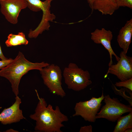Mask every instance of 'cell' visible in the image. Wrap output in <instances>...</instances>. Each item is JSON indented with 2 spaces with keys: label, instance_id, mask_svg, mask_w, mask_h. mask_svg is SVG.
I'll list each match as a JSON object with an SVG mask.
<instances>
[{
  "label": "cell",
  "instance_id": "obj_3",
  "mask_svg": "<svg viewBox=\"0 0 132 132\" xmlns=\"http://www.w3.org/2000/svg\"><path fill=\"white\" fill-rule=\"evenodd\" d=\"M63 76L68 88L75 91L84 89L92 83L89 71L79 68L73 63L64 68Z\"/></svg>",
  "mask_w": 132,
  "mask_h": 132
},
{
  "label": "cell",
  "instance_id": "obj_1",
  "mask_svg": "<svg viewBox=\"0 0 132 132\" xmlns=\"http://www.w3.org/2000/svg\"><path fill=\"white\" fill-rule=\"evenodd\" d=\"M39 101L35 113L30 117L36 121L34 130L40 132H62L61 128L64 126L63 123L68 118L61 111L58 106L55 110L50 104L47 105L44 99L40 97L35 90Z\"/></svg>",
  "mask_w": 132,
  "mask_h": 132
},
{
  "label": "cell",
  "instance_id": "obj_17",
  "mask_svg": "<svg viewBox=\"0 0 132 132\" xmlns=\"http://www.w3.org/2000/svg\"><path fill=\"white\" fill-rule=\"evenodd\" d=\"M116 87H123L132 91V78L125 80L116 82Z\"/></svg>",
  "mask_w": 132,
  "mask_h": 132
},
{
  "label": "cell",
  "instance_id": "obj_2",
  "mask_svg": "<svg viewBox=\"0 0 132 132\" xmlns=\"http://www.w3.org/2000/svg\"><path fill=\"white\" fill-rule=\"evenodd\" d=\"M49 64L44 62L33 63L27 60L22 53L19 52L16 58L7 66L0 70V76L7 79L11 85L15 96L19 94V86L22 77L29 71H39Z\"/></svg>",
  "mask_w": 132,
  "mask_h": 132
},
{
  "label": "cell",
  "instance_id": "obj_24",
  "mask_svg": "<svg viewBox=\"0 0 132 132\" xmlns=\"http://www.w3.org/2000/svg\"><path fill=\"white\" fill-rule=\"evenodd\" d=\"M52 1L53 0H51ZM93 0H88V1L89 4V5L90 7L91 6Z\"/></svg>",
  "mask_w": 132,
  "mask_h": 132
},
{
  "label": "cell",
  "instance_id": "obj_8",
  "mask_svg": "<svg viewBox=\"0 0 132 132\" xmlns=\"http://www.w3.org/2000/svg\"><path fill=\"white\" fill-rule=\"evenodd\" d=\"M120 59L117 64H112L109 66L104 78L109 73L116 76L121 81L132 78V57L128 56L123 51L120 54Z\"/></svg>",
  "mask_w": 132,
  "mask_h": 132
},
{
  "label": "cell",
  "instance_id": "obj_20",
  "mask_svg": "<svg viewBox=\"0 0 132 132\" xmlns=\"http://www.w3.org/2000/svg\"><path fill=\"white\" fill-rule=\"evenodd\" d=\"M92 132V127L91 125L81 127L79 131V132Z\"/></svg>",
  "mask_w": 132,
  "mask_h": 132
},
{
  "label": "cell",
  "instance_id": "obj_4",
  "mask_svg": "<svg viewBox=\"0 0 132 132\" xmlns=\"http://www.w3.org/2000/svg\"><path fill=\"white\" fill-rule=\"evenodd\" d=\"M105 104L98 112L96 119L104 118L115 122L123 114L132 111V106L121 102L117 98H110L109 95L104 96Z\"/></svg>",
  "mask_w": 132,
  "mask_h": 132
},
{
  "label": "cell",
  "instance_id": "obj_16",
  "mask_svg": "<svg viewBox=\"0 0 132 132\" xmlns=\"http://www.w3.org/2000/svg\"><path fill=\"white\" fill-rule=\"evenodd\" d=\"M112 87L113 90L116 94L122 96L128 102L130 105L132 106V97L128 96L125 94L126 88H121L120 89H118L113 84H112Z\"/></svg>",
  "mask_w": 132,
  "mask_h": 132
},
{
  "label": "cell",
  "instance_id": "obj_15",
  "mask_svg": "<svg viewBox=\"0 0 132 132\" xmlns=\"http://www.w3.org/2000/svg\"><path fill=\"white\" fill-rule=\"evenodd\" d=\"M28 43L25 34L22 32H19L17 34L11 33L9 35L5 44L7 47L21 45H26Z\"/></svg>",
  "mask_w": 132,
  "mask_h": 132
},
{
  "label": "cell",
  "instance_id": "obj_18",
  "mask_svg": "<svg viewBox=\"0 0 132 132\" xmlns=\"http://www.w3.org/2000/svg\"><path fill=\"white\" fill-rule=\"evenodd\" d=\"M117 5L120 7H126L132 9V0H115Z\"/></svg>",
  "mask_w": 132,
  "mask_h": 132
},
{
  "label": "cell",
  "instance_id": "obj_21",
  "mask_svg": "<svg viewBox=\"0 0 132 132\" xmlns=\"http://www.w3.org/2000/svg\"><path fill=\"white\" fill-rule=\"evenodd\" d=\"M0 58L1 60H5L7 59V58L6 57L3 55L2 52L1 47L0 45Z\"/></svg>",
  "mask_w": 132,
  "mask_h": 132
},
{
  "label": "cell",
  "instance_id": "obj_10",
  "mask_svg": "<svg viewBox=\"0 0 132 132\" xmlns=\"http://www.w3.org/2000/svg\"><path fill=\"white\" fill-rule=\"evenodd\" d=\"M112 38L111 31L110 30H107L103 28L100 29H96L91 33V39L93 42L96 44H102L108 51L110 58L109 66L113 64L112 55L115 56L117 61L120 59V57L116 55L111 47V41Z\"/></svg>",
  "mask_w": 132,
  "mask_h": 132
},
{
  "label": "cell",
  "instance_id": "obj_7",
  "mask_svg": "<svg viewBox=\"0 0 132 132\" xmlns=\"http://www.w3.org/2000/svg\"><path fill=\"white\" fill-rule=\"evenodd\" d=\"M27 2V7L31 11L37 12L42 11L43 14L41 22L37 28L36 31L41 33L45 30H48L50 27L49 22L55 19V16L51 13L50 9L51 0H45L42 1L40 0H25Z\"/></svg>",
  "mask_w": 132,
  "mask_h": 132
},
{
  "label": "cell",
  "instance_id": "obj_19",
  "mask_svg": "<svg viewBox=\"0 0 132 132\" xmlns=\"http://www.w3.org/2000/svg\"><path fill=\"white\" fill-rule=\"evenodd\" d=\"M13 59L11 58L0 61V70L2 69L11 63Z\"/></svg>",
  "mask_w": 132,
  "mask_h": 132
},
{
  "label": "cell",
  "instance_id": "obj_5",
  "mask_svg": "<svg viewBox=\"0 0 132 132\" xmlns=\"http://www.w3.org/2000/svg\"><path fill=\"white\" fill-rule=\"evenodd\" d=\"M44 83L50 92L62 98L66 93L62 86V72L59 66L49 64L40 71Z\"/></svg>",
  "mask_w": 132,
  "mask_h": 132
},
{
  "label": "cell",
  "instance_id": "obj_13",
  "mask_svg": "<svg viewBox=\"0 0 132 132\" xmlns=\"http://www.w3.org/2000/svg\"><path fill=\"white\" fill-rule=\"evenodd\" d=\"M90 7L92 11L97 10L102 15H110L119 8L115 0H93Z\"/></svg>",
  "mask_w": 132,
  "mask_h": 132
},
{
  "label": "cell",
  "instance_id": "obj_11",
  "mask_svg": "<svg viewBox=\"0 0 132 132\" xmlns=\"http://www.w3.org/2000/svg\"><path fill=\"white\" fill-rule=\"evenodd\" d=\"M15 99V102L11 106L5 108L0 113V122L3 125L19 122L25 118L20 108L21 99L18 96H16Z\"/></svg>",
  "mask_w": 132,
  "mask_h": 132
},
{
  "label": "cell",
  "instance_id": "obj_14",
  "mask_svg": "<svg viewBox=\"0 0 132 132\" xmlns=\"http://www.w3.org/2000/svg\"><path fill=\"white\" fill-rule=\"evenodd\" d=\"M117 121L113 132H124L126 129L132 128V111L126 115L120 117Z\"/></svg>",
  "mask_w": 132,
  "mask_h": 132
},
{
  "label": "cell",
  "instance_id": "obj_23",
  "mask_svg": "<svg viewBox=\"0 0 132 132\" xmlns=\"http://www.w3.org/2000/svg\"><path fill=\"white\" fill-rule=\"evenodd\" d=\"M132 128H128L124 132H131L132 131Z\"/></svg>",
  "mask_w": 132,
  "mask_h": 132
},
{
  "label": "cell",
  "instance_id": "obj_9",
  "mask_svg": "<svg viewBox=\"0 0 132 132\" xmlns=\"http://www.w3.org/2000/svg\"><path fill=\"white\" fill-rule=\"evenodd\" d=\"M0 11L6 20L14 24L18 22L21 11L27 7L25 0H0Z\"/></svg>",
  "mask_w": 132,
  "mask_h": 132
},
{
  "label": "cell",
  "instance_id": "obj_6",
  "mask_svg": "<svg viewBox=\"0 0 132 132\" xmlns=\"http://www.w3.org/2000/svg\"><path fill=\"white\" fill-rule=\"evenodd\" d=\"M104 98L103 90L100 97L97 98L93 97L89 100L76 103L74 108L75 113L72 116H80L86 121L95 122Z\"/></svg>",
  "mask_w": 132,
  "mask_h": 132
},
{
  "label": "cell",
  "instance_id": "obj_12",
  "mask_svg": "<svg viewBox=\"0 0 132 132\" xmlns=\"http://www.w3.org/2000/svg\"><path fill=\"white\" fill-rule=\"evenodd\" d=\"M132 34V19L127 21L120 30L117 37V41L123 51L127 54L131 43Z\"/></svg>",
  "mask_w": 132,
  "mask_h": 132
},
{
  "label": "cell",
  "instance_id": "obj_22",
  "mask_svg": "<svg viewBox=\"0 0 132 132\" xmlns=\"http://www.w3.org/2000/svg\"><path fill=\"white\" fill-rule=\"evenodd\" d=\"M18 132L17 131L13 129H8L4 132Z\"/></svg>",
  "mask_w": 132,
  "mask_h": 132
}]
</instances>
